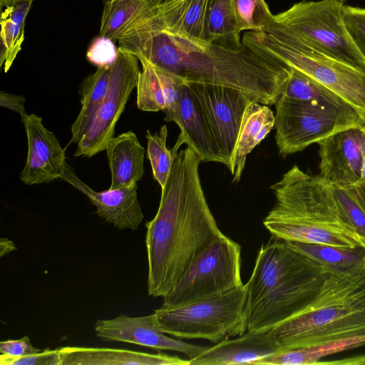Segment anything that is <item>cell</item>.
I'll return each mask as SVG.
<instances>
[{
  "label": "cell",
  "mask_w": 365,
  "mask_h": 365,
  "mask_svg": "<svg viewBox=\"0 0 365 365\" xmlns=\"http://www.w3.org/2000/svg\"><path fill=\"white\" fill-rule=\"evenodd\" d=\"M154 8V7H153ZM120 38L118 48L170 72L186 83L222 86L274 105L282 93L291 68L252 51L238 50L184 35L164 24L153 9Z\"/></svg>",
  "instance_id": "6da1fadb"
},
{
  "label": "cell",
  "mask_w": 365,
  "mask_h": 365,
  "mask_svg": "<svg viewBox=\"0 0 365 365\" xmlns=\"http://www.w3.org/2000/svg\"><path fill=\"white\" fill-rule=\"evenodd\" d=\"M202 158L187 146L175 158L158 210L145 223L148 293L164 297L195 259L225 235L206 200L198 168Z\"/></svg>",
  "instance_id": "7a4b0ae2"
},
{
  "label": "cell",
  "mask_w": 365,
  "mask_h": 365,
  "mask_svg": "<svg viewBox=\"0 0 365 365\" xmlns=\"http://www.w3.org/2000/svg\"><path fill=\"white\" fill-rule=\"evenodd\" d=\"M331 274L284 240L271 237L259 250L245 284L247 331L268 332L302 311Z\"/></svg>",
  "instance_id": "3957f363"
},
{
  "label": "cell",
  "mask_w": 365,
  "mask_h": 365,
  "mask_svg": "<svg viewBox=\"0 0 365 365\" xmlns=\"http://www.w3.org/2000/svg\"><path fill=\"white\" fill-rule=\"evenodd\" d=\"M270 189L275 203L263 220L272 237L284 241L346 247L365 243L340 218L329 185L294 165Z\"/></svg>",
  "instance_id": "277c9868"
},
{
  "label": "cell",
  "mask_w": 365,
  "mask_h": 365,
  "mask_svg": "<svg viewBox=\"0 0 365 365\" xmlns=\"http://www.w3.org/2000/svg\"><path fill=\"white\" fill-rule=\"evenodd\" d=\"M268 332L280 351L365 336V260L331 273L309 305Z\"/></svg>",
  "instance_id": "5b68a950"
},
{
  "label": "cell",
  "mask_w": 365,
  "mask_h": 365,
  "mask_svg": "<svg viewBox=\"0 0 365 365\" xmlns=\"http://www.w3.org/2000/svg\"><path fill=\"white\" fill-rule=\"evenodd\" d=\"M242 43L324 85L365 118V72L344 63L285 29L273 18L262 31H248Z\"/></svg>",
  "instance_id": "8992f818"
},
{
  "label": "cell",
  "mask_w": 365,
  "mask_h": 365,
  "mask_svg": "<svg viewBox=\"0 0 365 365\" xmlns=\"http://www.w3.org/2000/svg\"><path fill=\"white\" fill-rule=\"evenodd\" d=\"M246 297L243 284L223 294L181 307H160L153 314L158 326L167 334L216 344L247 331Z\"/></svg>",
  "instance_id": "52a82bcc"
},
{
  "label": "cell",
  "mask_w": 365,
  "mask_h": 365,
  "mask_svg": "<svg viewBox=\"0 0 365 365\" xmlns=\"http://www.w3.org/2000/svg\"><path fill=\"white\" fill-rule=\"evenodd\" d=\"M240 245L226 235L207 247L176 286L163 297L162 307L175 308L217 297L243 285Z\"/></svg>",
  "instance_id": "ba28073f"
},
{
  "label": "cell",
  "mask_w": 365,
  "mask_h": 365,
  "mask_svg": "<svg viewBox=\"0 0 365 365\" xmlns=\"http://www.w3.org/2000/svg\"><path fill=\"white\" fill-rule=\"evenodd\" d=\"M340 0L302 1L274 20L332 57L365 72V58L352 40Z\"/></svg>",
  "instance_id": "9c48e42d"
},
{
  "label": "cell",
  "mask_w": 365,
  "mask_h": 365,
  "mask_svg": "<svg viewBox=\"0 0 365 365\" xmlns=\"http://www.w3.org/2000/svg\"><path fill=\"white\" fill-rule=\"evenodd\" d=\"M274 105L275 141L284 157L341 130L365 126V118L356 110H341L282 94Z\"/></svg>",
  "instance_id": "30bf717a"
},
{
  "label": "cell",
  "mask_w": 365,
  "mask_h": 365,
  "mask_svg": "<svg viewBox=\"0 0 365 365\" xmlns=\"http://www.w3.org/2000/svg\"><path fill=\"white\" fill-rule=\"evenodd\" d=\"M199 103L221 159L231 167L244 115L254 96L241 91L215 85L187 83Z\"/></svg>",
  "instance_id": "8fae6325"
},
{
  "label": "cell",
  "mask_w": 365,
  "mask_h": 365,
  "mask_svg": "<svg viewBox=\"0 0 365 365\" xmlns=\"http://www.w3.org/2000/svg\"><path fill=\"white\" fill-rule=\"evenodd\" d=\"M118 49L106 95L91 128L77 143L74 157L89 158L106 150L130 94L136 88L140 73L138 58L130 52Z\"/></svg>",
  "instance_id": "7c38bea8"
},
{
  "label": "cell",
  "mask_w": 365,
  "mask_h": 365,
  "mask_svg": "<svg viewBox=\"0 0 365 365\" xmlns=\"http://www.w3.org/2000/svg\"><path fill=\"white\" fill-rule=\"evenodd\" d=\"M364 128H346L317 143L320 157L318 176L324 183L348 187L360 181L363 167Z\"/></svg>",
  "instance_id": "4fadbf2b"
},
{
  "label": "cell",
  "mask_w": 365,
  "mask_h": 365,
  "mask_svg": "<svg viewBox=\"0 0 365 365\" xmlns=\"http://www.w3.org/2000/svg\"><path fill=\"white\" fill-rule=\"evenodd\" d=\"M94 331L96 336L104 341L125 342L178 351L185 354L189 360L207 348L167 336L158 326L153 313L143 317L120 314L113 319H98L95 323Z\"/></svg>",
  "instance_id": "5bb4252c"
},
{
  "label": "cell",
  "mask_w": 365,
  "mask_h": 365,
  "mask_svg": "<svg viewBox=\"0 0 365 365\" xmlns=\"http://www.w3.org/2000/svg\"><path fill=\"white\" fill-rule=\"evenodd\" d=\"M28 141L27 158L21 180L28 185L48 183L61 179L65 165L64 150L53 133L47 130L36 114L21 117Z\"/></svg>",
  "instance_id": "9a60e30c"
},
{
  "label": "cell",
  "mask_w": 365,
  "mask_h": 365,
  "mask_svg": "<svg viewBox=\"0 0 365 365\" xmlns=\"http://www.w3.org/2000/svg\"><path fill=\"white\" fill-rule=\"evenodd\" d=\"M85 194L106 222L119 230H136L144 215L137 196V184L118 189L96 192L82 182L66 163L61 178Z\"/></svg>",
  "instance_id": "2e32d148"
},
{
  "label": "cell",
  "mask_w": 365,
  "mask_h": 365,
  "mask_svg": "<svg viewBox=\"0 0 365 365\" xmlns=\"http://www.w3.org/2000/svg\"><path fill=\"white\" fill-rule=\"evenodd\" d=\"M280 349L269 332L246 331L235 339H227L207 347L190 365L254 364Z\"/></svg>",
  "instance_id": "e0dca14e"
},
{
  "label": "cell",
  "mask_w": 365,
  "mask_h": 365,
  "mask_svg": "<svg viewBox=\"0 0 365 365\" xmlns=\"http://www.w3.org/2000/svg\"><path fill=\"white\" fill-rule=\"evenodd\" d=\"M165 121L178 125V138L199 154L202 162L221 163L205 114L187 83L180 88L175 112L165 118Z\"/></svg>",
  "instance_id": "ac0fdd59"
},
{
  "label": "cell",
  "mask_w": 365,
  "mask_h": 365,
  "mask_svg": "<svg viewBox=\"0 0 365 365\" xmlns=\"http://www.w3.org/2000/svg\"><path fill=\"white\" fill-rule=\"evenodd\" d=\"M60 365H190L177 356L126 349L64 346L58 349Z\"/></svg>",
  "instance_id": "d6986e66"
},
{
  "label": "cell",
  "mask_w": 365,
  "mask_h": 365,
  "mask_svg": "<svg viewBox=\"0 0 365 365\" xmlns=\"http://www.w3.org/2000/svg\"><path fill=\"white\" fill-rule=\"evenodd\" d=\"M137 89V106L143 111H163L167 118L177 109L181 86L186 82L178 76L146 62L141 63Z\"/></svg>",
  "instance_id": "ffe728a7"
},
{
  "label": "cell",
  "mask_w": 365,
  "mask_h": 365,
  "mask_svg": "<svg viewBox=\"0 0 365 365\" xmlns=\"http://www.w3.org/2000/svg\"><path fill=\"white\" fill-rule=\"evenodd\" d=\"M106 151L111 173L110 188L129 187L141 180L145 172V150L133 132L112 138Z\"/></svg>",
  "instance_id": "44dd1931"
},
{
  "label": "cell",
  "mask_w": 365,
  "mask_h": 365,
  "mask_svg": "<svg viewBox=\"0 0 365 365\" xmlns=\"http://www.w3.org/2000/svg\"><path fill=\"white\" fill-rule=\"evenodd\" d=\"M275 117L268 105L252 103L243 117L232 165L229 169L233 182L240 180L247 156L274 127Z\"/></svg>",
  "instance_id": "7402d4cb"
},
{
  "label": "cell",
  "mask_w": 365,
  "mask_h": 365,
  "mask_svg": "<svg viewBox=\"0 0 365 365\" xmlns=\"http://www.w3.org/2000/svg\"><path fill=\"white\" fill-rule=\"evenodd\" d=\"M208 0H169L153 11L164 24L190 37L206 40Z\"/></svg>",
  "instance_id": "603a6c76"
},
{
  "label": "cell",
  "mask_w": 365,
  "mask_h": 365,
  "mask_svg": "<svg viewBox=\"0 0 365 365\" xmlns=\"http://www.w3.org/2000/svg\"><path fill=\"white\" fill-rule=\"evenodd\" d=\"M157 4L149 0H108L104 2L99 35L118 41L143 20Z\"/></svg>",
  "instance_id": "cb8c5ba5"
},
{
  "label": "cell",
  "mask_w": 365,
  "mask_h": 365,
  "mask_svg": "<svg viewBox=\"0 0 365 365\" xmlns=\"http://www.w3.org/2000/svg\"><path fill=\"white\" fill-rule=\"evenodd\" d=\"M111 66L98 68L81 83L79 88L81 108L71 127V143H78L91 128L106 95Z\"/></svg>",
  "instance_id": "d4e9b609"
},
{
  "label": "cell",
  "mask_w": 365,
  "mask_h": 365,
  "mask_svg": "<svg viewBox=\"0 0 365 365\" xmlns=\"http://www.w3.org/2000/svg\"><path fill=\"white\" fill-rule=\"evenodd\" d=\"M365 345V336L339 339L325 344L279 351L257 361V365H311L320 359Z\"/></svg>",
  "instance_id": "484cf974"
},
{
  "label": "cell",
  "mask_w": 365,
  "mask_h": 365,
  "mask_svg": "<svg viewBox=\"0 0 365 365\" xmlns=\"http://www.w3.org/2000/svg\"><path fill=\"white\" fill-rule=\"evenodd\" d=\"M33 1H21L5 6L1 15L0 66L6 73L21 49L26 17Z\"/></svg>",
  "instance_id": "4316f807"
},
{
  "label": "cell",
  "mask_w": 365,
  "mask_h": 365,
  "mask_svg": "<svg viewBox=\"0 0 365 365\" xmlns=\"http://www.w3.org/2000/svg\"><path fill=\"white\" fill-rule=\"evenodd\" d=\"M206 40L238 50L244 46L237 29L232 0H208Z\"/></svg>",
  "instance_id": "83f0119b"
},
{
  "label": "cell",
  "mask_w": 365,
  "mask_h": 365,
  "mask_svg": "<svg viewBox=\"0 0 365 365\" xmlns=\"http://www.w3.org/2000/svg\"><path fill=\"white\" fill-rule=\"evenodd\" d=\"M295 250L318 262L331 273L345 272L365 260V248L285 241Z\"/></svg>",
  "instance_id": "f1b7e54d"
},
{
  "label": "cell",
  "mask_w": 365,
  "mask_h": 365,
  "mask_svg": "<svg viewBox=\"0 0 365 365\" xmlns=\"http://www.w3.org/2000/svg\"><path fill=\"white\" fill-rule=\"evenodd\" d=\"M282 94L290 98L312 101L341 110H356L338 94L292 68Z\"/></svg>",
  "instance_id": "f546056e"
},
{
  "label": "cell",
  "mask_w": 365,
  "mask_h": 365,
  "mask_svg": "<svg viewBox=\"0 0 365 365\" xmlns=\"http://www.w3.org/2000/svg\"><path fill=\"white\" fill-rule=\"evenodd\" d=\"M167 137L166 125H162L158 133L151 134L148 130L146 133L148 158L150 163L153 178L161 189L165 185L172 165L178 155V149L182 145L177 139L175 145L170 150L166 145Z\"/></svg>",
  "instance_id": "4dcf8cb0"
},
{
  "label": "cell",
  "mask_w": 365,
  "mask_h": 365,
  "mask_svg": "<svg viewBox=\"0 0 365 365\" xmlns=\"http://www.w3.org/2000/svg\"><path fill=\"white\" fill-rule=\"evenodd\" d=\"M237 29L259 31L272 20L274 15L264 0H232Z\"/></svg>",
  "instance_id": "1f68e13d"
},
{
  "label": "cell",
  "mask_w": 365,
  "mask_h": 365,
  "mask_svg": "<svg viewBox=\"0 0 365 365\" xmlns=\"http://www.w3.org/2000/svg\"><path fill=\"white\" fill-rule=\"evenodd\" d=\"M329 187L340 218L365 243V211L346 187L337 185Z\"/></svg>",
  "instance_id": "d6a6232c"
},
{
  "label": "cell",
  "mask_w": 365,
  "mask_h": 365,
  "mask_svg": "<svg viewBox=\"0 0 365 365\" xmlns=\"http://www.w3.org/2000/svg\"><path fill=\"white\" fill-rule=\"evenodd\" d=\"M342 15L352 40L365 58V8L344 4Z\"/></svg>",
  "instance_id": "836d02e7"
},
{
  "label": "cell",
  "mask_w": 365,
  "mask_h": 365,
  "mask_svg": "<svg viewBox=\"0 0 365 365\" xmlns=\"http://www.w3.org/2000/svg\"><path fill=\"white\" fill-rule=\"evenodd\" d=\"M118 49L114 41L110 38L99 35L90 44L86 58L94 66L99 67L113 65L118 57Z\"/></svg>",
  "instance_id": "e575fe53"
},
{
  "label": "cell",
  "mask_w": 365,
  "mask_h": 365,
  "mask_svg": "<svg viewBox=\"0 0 365 365\" xmlns=\"http://www.w3.org/2000/svg\"><path fill=\"white\" fill-rule=\"evenodd\" d=\"M1 365H60L58 349L48 348L41 351L23 356L13 357L1 354Z\"/></svg>",
  "instance_id": "d590c367"
},
{
  "label": "cell",
  "mask_w": 365,
  "mask_h": 365,
  "mask_svg": "<svg viewBox=\"0 0 365 365\" xmlns=\"http://www.w3.org/2000/svg\"><path fill=\"white\" fill-rule=\"evenodd\" d=\"M41 351V349L31 344L28 336H24L20 339L2 341L0 343L1 354L13 357L33 354Z\"/></svg>",
  "instance_id": "8d00e7d4"
},
{
  "label": "cell",
  "mask_w": 365,
  "mask_h": 365,
  "mask_svg": "<svg viewBox=\"0 0 365 365\" xmlns=\"http://www.w3.org/2000/svg\"><path fill=\"white\" fill-rule=\"evenodd\" d=\"M25 101L26 98L21 96L0 92V106L18 113L21 117L26 115Z\"/></svg>",
  "instance_id": "74e56055"
},
{
  "label": "cell",
  "mask_w": 365,
  "mask_h": 365,
  "mask_svg": "<svg viewBox=\"0 0 365 365\" xmlns=\"http://www.w3.org/2000/svg\"><path fill=\"white\" fill-rule=\"evenodd\" d=\"M344 187L347 189L365 211V187L359 185H353Z\"/></svg>",
  "instance_id": "f35d334b"
},
{
  "label": "cell",
  "mask_w": 365,
  "mask_h": 365,
  "mask_svg": "<svg viewBox=\"0 0 365 365\" xmlns=\"http://www.w3.org/2000/svg\"><path fill=\"white\" fill-rule=\"evenodd\" d=\"M16 250L13 241L8 238L2 237L0 239V257H2L10 252Z\"/></svg>",
  "instance_id": "ab89813d"
},
{
  "label": "cell",
  "mask_w": 365,
  "mask_h": 365,
  "mask_svg": "<svg viewBox=\"0 0 365 365\" xmlns=\"http://www.w3.org/2000/svg\"><path fill=\"white\" fill-rule=\"evenodd\" d=\"M355 185H359L365 187V126L364 128V155L361 178L360 181Z\"/></svg>",
  "instance_id": "60d3db41"
},
{
  "label": "cell",
  "mask_w": 365,
  "mask_h": 365,
  "mask_svg": "<svg viewBox=\"0 0 365 365\" xmlns=\"http://www.w3.org/2000/svg\"><path fill=\"white\" fill-rule=\"evenodd\" d=\"M34 0H0V6L2 9L4 6L14 4L21 1H33Z\"/></svg>",
  "instance_id": "b9f144b4"
},
{
  "label": "cell",
  "mask_w": 365,
  "mask_h": 365,
  "mask_svg": "<svg viewBox=\"0 0 365 365\" xmlns=\"http://www.w3.org/2000/svg\"><path fill=\"white\" fill-rule=\"evenodd\" d=\"M108 0H103L104 2L107 1ZM151 2H153V4H163L169 0H149Z\"/></svg>",
  "instance_id": "7bdbcfd3"
},
{
  "label": "cell",
  "mask_w": 365,
  "mask_h": 365,
  "mask_svg": "<svg viewBox=\"0 0 365 365\" xmlns=\"http://www.w3.org/2000/svg\"><path fill=\"white\" fill-rule=\"evenodd\" d=\"M341 1H342L343 3L346 1V0H340Z\"/></svg>",
  "instance_id": "ee69618b"
}]
</instances>
